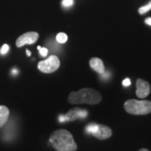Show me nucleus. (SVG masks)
I'll return each instance as SVG.
<instances>
[{
  "instance_id": "nucleus-14",
  "label": "nucleus",
  "mask_w": 151,
  "mask_h": 151,
  "mask_svg": "<svg viewBox=\"0 0 151 151\" xmlns=\"http://www.w3.org/2000/svg\"><path fill=\"white\" fill-rule=\"evenodd\" d=\"M48 49L46 48H41L40 50H39V52L43 57H46L48 54Z\"/></svg>"
},
{
  "instance_id": "nucleus-18",
  "label": "nucleus",
  "mask_w": 151,
  "mask_h": 151,
  "mask_svg": "<svg viewBox=\"0 0 151 151\" xmlns=\"http://www.w3.org/2000/svg\"><path fill=\"white\" fill-rule=\"evenodd\" d=\"M26 52H27V55L28 56L31 55V52H30L29 50H27H27H26Z\"/></svg>"
},
{
  "instance_id": "nucleus-17",
  "label": "nucleus",
  "mask_w": 151,
  "mask_h": 151,
  "mask_svg": "<svg viewBox=\"0 0 151 151\" xmlns=\"http://www.w3.org/2000/svg\"><path fill=\"white\" fill-rule=\"evenodd\" d=\"M145 22H146V24H148V25H151V18H147L145 20Z\"/></svg>"
},
{
  "instance_id": "nucleus-3",
  "label": "nucleus",
  "mask_w": 151,
  "mask_h": 151,
  "mask_svg": "<svg viewBox=\"0 0 151 151\" xmlns=\"http://www.w3.org/2000/svg\"><path fill=\"white\" fill-rule=\"evenodd\" d=\"M124 108L129 114L143 116L151 113V101L148 100L129 99L124 102Z\"/></svg>"
},
{
  "instance_id": "nucleus-20",
  "label": "nucleus",
  "mask_w": 151,
  "mask_h": 151,
  "mask_svg": "<svg viewBox=\"0 0 151 151\" xmlns=\"http://www.w3.org/2000/svg\"><path fill=\"white\" fill-rule=\"evenodd\" d=\"M41 46H38V47H37V49H38V50H40V49H41Z\"/></svg>"
},
{
  "instance_id": "nucleus-19",
  "label": "nucleus",
  "mask_w": 151,
  "mask_h": 151,
  "mask_svg": "<svg viewBox=\"0 0 151 151\" xmlns=\"http://www.w3.org/2000/svg\"><path fill=\"white\" fill-rule=\"evenodd\" d=\"M139 151H150V150H148V149H146V148H141V150H139Z\"/></svg>"
},
{
  "instance_id": "nucleus-6",
  "label": "nucleus",
  "mask_w": 151,
  "mask_h": 151,
  "mask_svg": "<svg viewBox=\"0 0 151 151\" xmlns=\"http://www.w3.org/2000/svg\"><path fill=\"white\" fill-rule=\"evenodd\" d=\"M136 86H137L136 94L139 98L144 99L150 93V86L148 81L141 78H138L136 82Z\"/></svg>"
},
{
  "instance_id": "nucleus-11",
  "label": "nucleus",
  "mask_w": 151,
  "mask_h": 151,
  "mask_svg": "<svg viewBox=\"0 0 151 151\" xmlns=\"http://www.w3.org/2000/svg\"><path fill=\"white\" fill-rule=\"evenodd\" d=\"M56 40L60 43H65L68 40V37L65 33L60 32L56 36Z\"/></svg>"
},
{
  "instance_id": "nucleus-15",
  "label": "nucleus",
  "mask_w": 151,
  "mask_h": 151,
  "mask_svg": "<svg viewBox=\"0 0 151 151\" xmlns=\"http://www.w3.org/2000/svg\"><path fill=\"white\" fill-rule=\"evenodd\" d=\"M9 49V47L8 45L4 44L1 49V54H6L7 52H8Z\"/></svg>"
},
{
  "instance_id": "nucleus-13",
  "label": "nucleus",
  "mask_w": 151,
  "mask_h": 151,
  "mask_svg": "<svg viewBox=\"0 0 151 151\" xmlns=\"http://www.w3.org/2000/svg\"><path fill=\"white\" fill-rule=\"evenodd\" d=\"M73 4V0H63L62 4L65 6H70Z\"/></svg>"
},
{
  "instance_id": "nucleus-16",
  "label": "nucleus",
  "mask_w": 151,
  "mask_h": 151,
  "mask_svg": "<svg viewBox=\"0 0 151 151\" xmlns=\"http://www.w3.org/2000/svg\"><path fill=\"white\" fill-rule=\"evenodd\" d=\"M122 84H123V86H129L131 85V81H130L129 79L126 78V79H124L123 81H122Z\"/></svg>"
},
{
  "instance_id": "nucleus-5",
  "label": "nucleus",
  "mask_w": 151,
  "mask_h": 151,
  "mask_svg": "<svg viewBox=\"0 0 151 151\" xmlns=\"http://www.w3.org/2000/svg\"><path fill=\"white\" fill-rule=\"evenodd\" d=\"M39 37V34L36 32H28L17 39L16 45L18 48H20L25 44H34L37 42Z\"/></svg>"
},
{
  "instance_id": "nucleus-8",
  "label": "nucleus",
  "mask_w": 151,
  "mask_h": 151,
  "mask_svg": "<svg viewBox=\"0 0 151 151\" xmlns=\"http://www.w3.org/2000/svg\"><path fill=\"white\" fill-rule=\"evenodd\" d=\"M86 116L87 111L82 110V109H80L78 107H76V108L71 109L70 111H68L67 114L65 115L63 121L67 120V121L69 122H72L78 118H84Z\"/></svg>"
},
{
  "instance_id": "nucleus-12",
  "label": "nucleus",
  "mask_w": 151,
  "mask_h": 151,
  "mask_svg": "<svg viewBox=\"0 0 151 151\" xmlns=\"http://www.w3.org/2000/svg\"><path fill=\"white\" fill-rule=\"evenodd\" d=\"M150 9H151V1H149V3L147 5L140 7V8L139 9V10H138V12H139V14L143 15L146 14L147 12H148Z\"/></svg>"
},
{
  "instance_id": "nucleus-7",
  "label": "nucleus",
  "mask_w": 151,
  "mask_h": 151,
  "mask_svg": "<svg viewBox=\"0 0 151 151\" xmlns=\"http://www.w3.org/2000/svg\"><path fill=\"white\" fill-rule=\"evenodd\" d=\"M113 134L111 127L104 124H97V129L95 132L92 133V135L99 140H106L110 138Z\"/></svg>"
},
{
  "instance_id": "nucleus-10",
  "label": "nucleus",
  "mask_w": 151,
  "mask_h": 151,
  "mask_svg": "<svg viewBox=\"0 0 151 151\" xmlns=\"http://www.w3.org/2000/svg\"><path fill=\"white\" fill-rule=\"evenodd\" d=\"M9 109L6 106H0V128L3 127L8 120Z\"/></svg>"
},
{
  "instance_id": "nucleus-9",
  "label": "nucleus",
  "mask_w": 151,
  "mask_h": 151,
  "mask_svg": "<svg viewBox=\"0 0 151 151\" xmlns=\"http://www.w3.org/2000/svg\"><path fill=\"white\" fill-rule=\"evenodd\" d=\"M90 67L96 72L102 74L105 72V67L102 60L98 58H92L89 62Z\"/></svg>"
},
{
  "instance_id": "nucleus-2",
  "label": "nucleus",
  "mask_w": 151,
  "mask_h": 151,
  "mask_svg": "<svg viewBox=\"0 0 151 151\" xmlns=\"http://www.w3.org/2000/svg\"><path fill=\"white\" fill-rule=\"evenodd\" d=\"M102 96L97 90L92 88H83L78 91L71 92L68 97L70 104L96 105L101 102Z\"/></svg>"
},
{
  "instance_id": "nucleus-1",
  "label": "nucleus",
  "mask_w": 151,
  "mask_h": 151,
  "mask_svg": "<svg viewBox=\"0 0 151 151\" xmlns=\"http://www.w3.org/2000/svg\"><path fill=\"white\" fill-rule=\"evenodd\" d=\"M49 141L57 151H76L78 149L73 135L67 129L54 131L50 136Z\"/></svg>"
},
{
  "instance_id": "nucleus-4",
  "label": "nucleus",
  "mask_w": 151,
  "mask_h": 151,
  "mask_svg": "<svg viewBox=\"0 0 151 151\" xmlns=\"http://www.w3.org/2000/svg\"><path fill=\"white\" fill-rule=\"evenodd\" d=\"M60 67V61L56 55H50L46 60L38 63V69L41 72L50 73L58 70Z\"/></svg>"
}]
</instances>
